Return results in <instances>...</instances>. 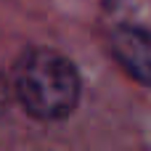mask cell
Returning <instances> with one entry per match:
<instances>
[{
    "label": "cell",
    "mask_w": 151,
    "mask_h": 151,
    "mask_svg": "<svg viewBox=\"0 0 151 151\" xmlns=\"http://www.w3.org/2000/svg\"><path fill=\"white\" fill-rule=\"evenodd\" d=\"M5 106H8V82H5V77L0 74V117H3V111H5Z\"/></svg>",
    "instance_id": "cell-3"
},
{
    "label": "cell",
    "mask_w": 151,
    "mask_h": 151,
    "mask_svg": "<svg viewBox=\"0 0 151 151\" xmlns=\"http://www.w3.org/2000/svg\"><path fill=\"white\" fill-rule=\"evenodd\" d=\"M111 53L133 80L151 85V32L133 24L117 27L111 32Z\"/></svg>",
    "instance_id": "cell-2"
},
{
    "label": "cell",
    "mask_w": 151,
    "mask_h": 151,
    "mask_svg": "<svg viewBox=\"0 0 151 151\" xmlns=\"http://www.w3.org/2000/svg\"><path fill=\"white\" fill-rule=\"evenodd\" d=\"M11 88L24 111L42 122L66 119L80 101L77 66L50 48H27L13 66Z\"/></svg>",
    "instance_id": "cell-1"
}]
</instances>
